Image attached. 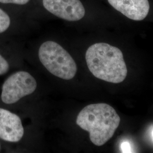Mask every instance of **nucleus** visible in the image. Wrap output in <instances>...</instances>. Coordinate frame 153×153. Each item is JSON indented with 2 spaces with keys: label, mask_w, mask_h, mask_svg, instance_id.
I'll return each instance as SVG.
<instances>
[{
  "label": "nucleus",
  "mask_w": 153,
  "mask_h": 153,
  "mask_svg": "<svg viewBox=\"0 0 153 153\" xmlns=\"http://www.w3.org/2000/svg\"><path fill=\"white\" fill-rule=\"evenodd\" d=\"M88 68L96 78L106 82L119 83L127 76V68L120 49L105 43H97L86 52Z\"/></svg>",
  "instance_id": "f257e3e1"
},
{
  "label": "nucleus",
  "mask_w": 153,
  "mask_h": 153,
  "mask_svg": "<svg viewBox=\"0 0 153 153\" xmlns=\"http://www.w3.org/2000/svg\"><path fill=\"white\" fill-rule=\"evenodd\" d=\"M152 136H153V131H152Z\"/></svg>",
  "instance_id": "f8f14e48"
},
{
  "label": "nucleus",
  "mask_w": 153,
  "mask_h": 153,
  "mask_svg": "<svg viewBox=\"0 0 153 153\" xmlns=\"http://www.w3.org/2000/svg\"><path fill=\"white\" fill-rule=\"evenodd\" d=\"M120 123L115 109L105 103L88 105L76 117V124L89 132L90 139L95 145H103L114 136Z\"/></svg>",
  "instance_id": "f03ea898"
},
{
  "label": "nucleus",
  "mask_w": 153,
  "mask_h": 153,
  "mask_svg": "<svg viewBox=\"0 0 153 153\" xmlns=\"http://www.w3.org/2000/svg\"><path fill=\"white\" fill-rule=\"evenodd\" d=\"M121 149L123 153H132V149L130 143L123 142L121 145Z\"/></svg>",
  "instance_id": "9b49d317"
},
{
  "label": "nucleus",
  "mask_w": 153,
  "mask_h": 153,
  "mask_svg": "<svg viewBox=\"0 0 153 153\" xmlns=\"http://www.w3.org/2000/svg\"><path fill=\"white\" fill-rule=\"evenodd\" d=\"M44 8L55 16L70 22L81 20L85 9L80 0H43Z\"/></svg>",
  "instance_id": "39448f33"
},
{
  "label": "nucleus",
  "mask_w": 153,
  "mask_h": 153,
  "mask_svg": "<svg viewBox=\"0 0 153 153\" xmlns=\"http://www.w3.org/2000/svg\"><path fill=\"white\" fill-rule=\"evenodd\" d=\"M30 0H0V3L5 4H16L23 5L27 4Z\"/></svg>",
  "instance_id": "9d476101"
},
{
  "label": "nucleus",
  "mask_w": 153,
  "mask_h": 153,
  "mask_svg": "<svg viewBox=\"0 0 153 153\" xmlns=\"http://www.w3.org/2000/svg\"><path fill=\"white\" fill-rule=\"evenodd\" d=\"M108 2L115 10L136 21L143 20L150 10L148 0H108Z\"/></svg>",
  "instance_id": "0eeeda50"
},
{
  "label": "nucleus",
  "mask_w": 153,
  "mask_h": 153,
  "mask_svg": "<svg viewBox=\"0 0 153 153\" xmlns=\"http://www.w3.org/2000/svg\"><path fill=\"white\" fill-rule=\"evenodd\" d=\"M39 58L51 74L65 80L76 76V63L65 49L53 41H47L39 49Z\"/></svg>",
  "instance_id": "7ed1b4c3"
},
{
  "label": "nucleus",
  "mask_w": 153,
  "mask_h": 153,
  "mask_svg": "<svg viewBox=\"0 0 153 153\" xmlns=\"http://www.w3.org/2000/svg\"><path fill=\"white\" fill-rule=\"evenodd\" d=\"M36 88L37 82L29 73L17 71L9 76L4 83L1 98L5 104H14L33 93Z\"/></svg>",
  "instance_id": "20e7f679"
},
{
  "label": "nucleus",
  "mask_w": 153,
  "mask_h": 153,
  "mask_svg": "<svg viewBox=\"0 0 153 153\" xmlns=\"http://www.w3.org/2000/svg\"><path fill=\"white\" fill-rule=\"evenodd\" d=\"M9 69V64L5 59L0 54V76L6 74Z\"/></svg>",
  "instance_id": "1a4fd4ad"
},
{
  "label": "nucleus",
  "mask_w": 153,
  "mask_h": 153,
  "mask_svg": "<svg viewBox=\"0 0 153 153\" xmlns=\"http://www.w3.org/2000/svg\"><path fill=\"white\" fill-rule=\"evenodd\" d=\"M11 20L7 13L0 8V33H4L10 27Z\"/></svg>",
  "instance_id": "6e6552de"
},
{
  "label": "nucleus",
  "mask_w": 153,
  "mask_h": 153,
  "mask_svg": "<svg viewBox=\"0 0 153 153\" xmlns=\"http://www.w3.org/2000/svg\"><path fill=\"white\" fill-rule=\"evenodd\" d=\"M24 128L18 115L0 108V138L9 142H19L23 136Z\"/></svg>",
  "instance_id": "423d86ee"
},
{
  "label": "nucleus",
  "mask_w": 153,
  "mask_h": 153,
  "mask_svg": "<svg viewBox=\"0 0 153 153\" xmlns=\"http://www.w3.org/2000/svg\"><path fill=\"white\" fill-rule=\"evenodd\" d=\"M0 148H1V145H0Z\"/></svg>",
  "instance_id": "ddd939ff"
}]
</instances>
